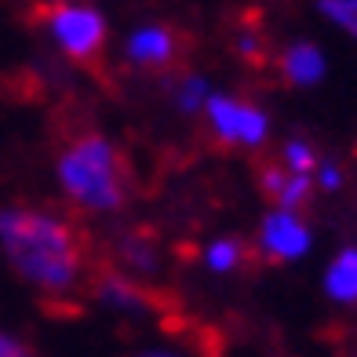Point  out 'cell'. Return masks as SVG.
<instances>
[{
	"instance_id": "obj_1",
	"label": "cell",
	"mask_w": 357,
	"mask_h": 357,
	"mask_svg": "<svg viewBox=\"0 0 357 357\" xmlns=\"http://www.w3.org/2000/svg\"><path fill=\"white\" fill-rule=\"evenodd\" d=\"M0 252L19 278L44 299L70 303L88 288L91 263L77 222L47 208H0Z\"/></svg>"
},
{
	"instance_id": "obj_2",
	"label": "cell",
	"mask_w": 357,
	"mask_h": 357,
	"mask_svg": "<svg viewBox=\"0 0 357 357\" xmlns=\"http://www.w3.org/2000/svg\"><path fill=\"white\" fill-rule=\"evenodd\" d=\"M55 178L66 201L88 215H117L132 193L121 146L102 132H80L62 142L55 157Z\"/></svg>"
},
{
	"instance_id": "obj_3",
	"label": "cell",
	"mask_w": 357,
	"mask_h": 357,
	"mask_svg": "<svg viewBox=\"0 0 357 357\" xmlns=\"http://www.w3.org/2000/svg\"><path fill=\"white\" fill-rule=\"evenodd\" d=\"M37 19L62 59L77 62V66H91V62L102 59L106 40H109V22L95 4H84V0H52V4H44L37 11Z\"/></svg>"
},
{
	"instance_id": "obj_4",
	"label": "cell",
	"mask_w": 357,
	"mask_h": 357,
	"mask_svg": "<svg viewBox=\"0 0 357 357\" xmlns=\"http://www.w3.org/2000/svg\"><path fill=\"white\" fill-rule=\"evenodd\" d=\"M201 117L208 124V132L219 146H234V150H263L270 142V113L245 99V95H230V91H212L201 109Z\"/></svg>"
},
{
	"instance_id": "obj_5",
	"label": "cell",
	"mask_w": 357,
	"mask_h": 357,
	"mask_svg": "<svg viewBox=\"0 0 357 357\" xmlns=\"http://www.w3.org/2000/svg\"><path fill=\"white\" fill-rule=\"evenodd\" d=\"M310 252H314V230L299 208H270L259 219L255 248H252L255 259L281 266V263H299Z\"/></svg>"
},
{
	"instance_id": "obj_6",
	"label": "cell",
	"mask_w": 357,
	"mask_h": 357,
	"mask_svg": "<svg viewBox=\"0 0 357 357\" xmlns=\"http://www.w3.org/2000/svg\"><path fill=\"white\" fill-rule=\"evenodd\" d=\"M178 55H183V37L178 29L168 22H139L132 33L124 37L121 47V59L128 70H139V73H160V70H172Z\"/></svg>"
},
{
	"instance_id": "obj_7",
	"label": "cell",
	"mask_w": 357,
	"mask_h": 357,
	"mask_svg": "<svg viewBox=\"0 0 357 357\" xmlns=\"http://www.w3.org/2000/svg\"><path fill=\"white\" fill-rule=\"evenodd\" d=\"M88 291H91V299L99 303L102 310L117 314V317H150L157 310L150 284L132 278V273H124V270H117L113 263L91 273Z\"/></svg>"
},
{
	"instance_id": "obj_8",
	"label": "cell",
	"mask_w": 357,
	"mask_h": 357,
	"mask_svg": "<svg viewBox=\"0 0 357 357\" xmlns=\"http://www.w3.org/2000/svg\"><path fill=\"white\" fill-rule=\"evenodd\" d=\"M113 266L150 284L165 273V248L150 230H121L113 237Z\"/></svg>"
},
{
	"instance_id": "obj_9",
	"label": "cell",
	"mask_w": 357,
	"mask_h": 357,
	"mask_svg": "<svg viewBox=\"0 0 357 357\" xmlns=\"http://www.w3.org/2000/svg\"><path fill=\"white\" fill-rule=\"evenodd\" d=\"M273 70L284 80L288 88L306 91V88H317L324 73H328V59L314 40H288L278 55H273Z\"/></svg>"
},
{
	"instance_id": "obj_10",
	"label": "cell",
	"mask_w": 357,
	"mask_h": 357,
	"mask_svg": "<svg viewBox=\"0 0 357 357\" xmlns=\"http://www.w3.org/2000/svg\"><path fill=\"white\" fill-rule=\"evenodd\" d=\"M259 190H263V197L273 204V208H303L314 201V175H299L284 168L281 160H273V165H263L259 168Z\"/></svg>"
},
{
	"instance_id": "obj_11",
	"label": "cell",
	"mask_w": 357,
	"mask_h": 357,
	"mask_svg": "<svg viewBox=\"0 0 357 357\" xmlns=\"http://www.w3.org/2000/svg\"><path fill=\"white\" fill-rule=\"evenodd\" d=\"M321 288L335 306H357V245L339 248L324 266Z\"/></svg>"
},
{
	"instance_id": "obj_12",
	"label": "cell",
	"mask_w": 357,
	"mask_h": 357,
	"mask_svg": "<svg viewBox=\"0 0 357 357\" xmlns=\"http://www.w3.org/2000/svg\"><path fill=\"white\" fill-rule=\"evenodd\" d=\"M201 263L215 278H230V273H241L252 263V248L241 237H212L201 248Z\"/></svg>"
},
{
	"instance_id": "obj_13",
	"label": "cell",
	"mask_w": 357,
	"mask_h": 357,
	"mask_svg": "<svg viewBox=\"0 0 357 357\" xmlns=\"http://www.w3.org/2000/svg\"><path fill=\"white\" fill-rule=\"evenodd\" d=\"M215 88H212V80H208L204 73H175L172 80H168V99H172V106L183 113V117H201V109H204V102H208V95H212Z\"/></svg>"
},
{
	"instance_id": "obj_14",
	"label": "cell",
	"mask_w": 357,
	"mask_h": 357,
	"mask_svg": "<svg viewBox=\"0 0 357 357\" xmlns=\"http://www.w3.org/2000/svg\"><path fill=\"white\" fill-rule=\"evenodd\" d=\"M281 165L291 168V172H299V175H314L317 165H321V153H317V146L306 139V135H291L281 142Z\"/></svg>"
},
{
	"instance_id": "obj_15",
	"label": "cell",
	"mask_w": 357,
	"mask_h": 357,
	"mask_svg": "<svg viewBox=\"0 0 357 357\" xmlns=\"http://www.w3.org/2000/svg\"><path fill=\"white\" fill-rule=\"evenodd\" d=\"M314 8L328 26H335L350 40H357V0H314Z\"/></svg>"
},
{
	"instance_id": "obj_16",
	"label": "cell",
	"mask_w": 357,
	"mask_h": 357,
	"mask_svg": "<svg viewBox=\"0 0 357 357\" xmlns=\"http://www.w3.org/2000/svg\"><path fill=\"white\" fill-rule=\"evenodd\" d=\"M234 55L245 62V66H263V62L270 59V44L263 37V29L241 26L237 33H234Z\"/></svg>"
},
{
	"instance_id": "obj_17",
	"label": "cell",
	"mask_w": 357,
	"mask_h": 357,
	"mask_svg": "<svg viewBox=\"0 0 357 357\" xmlns=\"http://www.w3.org/2000/svg\"><path fill=\"white\" fill-rule=\"evenodd\" d=\"M314 186L321 193H343L347 190V168L339 165V160H324L321 157V165L314 172Z\"/></svg>"
},
{
	"instance_id": "obj_18",
	"label": "cell",
	"mask_w": 357,
	"mask_h": 357,
	"mask_svg": "<svg viewBox=\"0 0 357 357\" xmlns=\"http://www.w3.org/2000/svg\"><path fill=\"white\" fill-rule=\"evenodd\" d=\"M0 357H33V354H29V347L22 343L19 335L0 332Z\"/></svg>"
},
{
	"instance_id": "obj_19",
	"label": "cell",
	"mask_w": 357,
	"mask_h": 357,
	"mask_svg": "<svg viewBox=\"0 0 357 357\" xmlns=\"http://www.w3.org/2000/svg\"><path fill=\"white\" fill-rule=\"evenodd\" d=\"M135 357H186L183 350H172V347H150V350H139Z\"/></svg>"
}]
</instances>
